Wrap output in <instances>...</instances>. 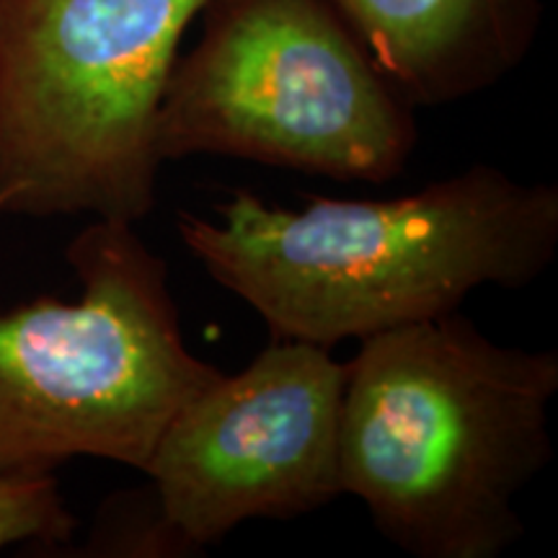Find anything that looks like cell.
Instances as JSON below:
<instances>
[{
    "instance_id": "8",
    "label": "cell",
    "mask_w": 558,
    "mask_h": 558,
    "mask_svg": "<svg viewBox=\"0 0 558 558\" xmlns=\"http://www.w3.org/2000/svg\"><path fill=\"white\" fill-rule=\"evenodd\" d=\"M75 530L54 473L0 476V550L11 546H54Z\"/></svg>"
},
{
    "instance_id": "6",
    "label": "cell",
    "mask_w": 558,
    "mask_h": 558,
    "mask_svg": "<svg viewBox=\"0 0 558 558\" xmlns=\"http://www.w3.org/2000/svg\"><path fill=\"white\" fill-rule=\"evenodd\" d=\"M341 390L331 349L271 339L239 375L181 403L143 473L186 554L248 520H292L341 497Z\"/></svg>"
},
{
    "instance_id": "2",
    "label": "cell",
    "mask_w": 558,
    "mask_h": 558,
    "mask_svg": "<svg viewBox=\"0 0 558 558\" xmlns=\"http://www.w3.org/2000/svg\"><path fill=\"white\" fill-rule=\"evenodd\" d=\"M554 349L505 347L460 311L362 339L344 362L339 486L416 558H499L554 458Z\"/></svg>"
},
{
    "instance_id": "9",
    "label": "cell",
    "mask_w": 558,
    "mask_h": 558,
    "mask_svg": "<svg viewBox=\"0 0 558 558\" xmlns=\"http://www.w3.org/2000/svg\"><path fill=\"white\" fill-rule=\"evenodd\" d=\"M88 554L96 556H148L177 558L190 556L181 541L166 525L153 488L117 494L101 507Z\"/></svg>"
},
{
    "instance_id": "7",
    "label": "cell",
    "mask_w": 558,
    "mask_h": 558,
    "mask_svg": "<svg viewBox=\"0 0 558 558\" xmlns=\"http://www.w3.org/2000/svg\"><path fill=\"white\" fill-rule=\"evenodd\" d=\"M414 109L484 94L527 58L541 0H329Z\"/></svg>"
},
{
    "instance_id": "4",
    "label": "cell",
    "mask_w": 558,
    "mask_h": 558,
    "mask_svg": "<svg viewBox=\"0 0 558 558\" xmlns=\"http://www.w3.org/2000/svg\"><path fill=\"white\" fill-rule=\"evenodd\" d=\"M205 0H0V213L140 222L158 109Z\"/></svg>"
},
{
    "instance_id": "5",
    "label": "cell",
    "mask_w": 558,
    "mask_h": 558,
    "mask_svg": "<svg viewBox=\"0 0 558 558\" xmlns=\"http://www.w3.org/2000/svg\"><path fill=\"white\" fill-rule=\"evenodd\" d=\"M199 19L158 109L160 163L220 156L362 184L407 169L416 109L329 0H205Z\"/></svg>"
},
{
    "instance_id": "3",
    "label": "cell",
    "mask_w": 558,
    "mask_h": 558,
    "mask_svg": "<svg viewBox=\"0 0 558 558\" xmlns=\"http://www.w3.org/2000/svg\"><path fill=\"white\" fill-rule=\"evenodd\" d=\"M65 259L78 300L0 311V476L73 458L143 471L181 403L220 375L186 347L169 267L135 222L94 218Z\"/></svg>"
},
{
    "instance_id": "1",
    "label": "cell",
    "mask_w": 558,
    "mask_h": 558,
    "mask_svg": "<svg viewBox=\"0 0 558 558\" xmlns=\"http://www.w3.org/2000/svg\"><path fill=\"white\" fill-rule=\"evenodd\" d=\"M177 230L271 339L331 349L541 279L558 254V186L476 163L393 199L308 197L303 209L233 190L215 218L181 209Z\"/></svg>"
}]
</instances>
